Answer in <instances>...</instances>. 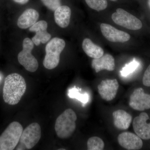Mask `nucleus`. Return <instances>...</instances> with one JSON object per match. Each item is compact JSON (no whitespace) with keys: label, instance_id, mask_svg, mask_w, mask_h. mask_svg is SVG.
Returning a JSON list of instances; mask_svg holds the SVG:
<instances>
[{"label":"nucleus","instance_id":"obj_1","mask_svg":"<svg viewBox=\"0 0 150 150\" xmlns=\"http://www.w3.org/2000/svg\"><path fill=\"white\" fill-rule=\"evenodd\" d=\"M26 89V83L22 76L16 73L8 75L5 80L3 88L5 102L10 105L17 104Z\"/></svg>","mask_w":150,"mask_h":150},{"label":"nucleus","instance_id":"obj_2","mask_svg":"<svg viewBox=\"0 0 150 150\" xmlns=\"http://www.w3.org/2000/svg\"><path fill=\"white\" fill-rule=\"evenodd\" d=\"M77 118L76 114L71 108L66 109L57 118L55 130L59 138L68 139L72 136L76 129Z\"/></svg>","mask_w":150,"mask_h":150},{"label":"nucleus","instance_id":"obj_3","mask_svg":"<svg viewBox=\"0 0 150 150\" xmlns=\"http://www.w3.org/2000/svg\"><path fill=\"white\" fill-rule=\"evenodd\" d=\"M66 46L64 40L54 38L46 45V54L43 62L44 67L48 70L55 69L59 65L60 55Z\"/></svg>","mask_w":150,"mask_h":150},{"label":"nucleus","instance_id":"obj_4","mask_svg":"<svg viewBox=\"0 0 150 150\" xmlns=\"http://www.w3.org/2000/svg\"><path fill=\"white\" fill-rule=\"evenodd\" d=\"M23 131L22 126L19 122L11 123L0 136V150L14 149L18 144Z\"/></svg>","mask_w":150,"mask_h":150},{"label":"nucleus","instance_id":"obj_5","mask_svg":"<svg viewBox=\"0 0 150 150\" xmlns=\"http://www.w3.org/2000/svg\"><path fill=\"white\" fill-rule=\"evenodd\" d=\"M41 136V128L37 123H33L23 131L17 150L31 149L39 142Z\"/></svg>","mask_w":150,"mask_h":150},{"label":"nucleus","instance_id":"obj_6","mask_svg":"<svg viewBox=\"0 0 150 150\" xmlns=\"http://www.w3.org/2000/svg\"><path fill=\"white\" fill-rule=\"evenodd\" d=\"M34 44L32 40L28 38H25L23 43V50L18 55L19 64L30 72H34L38 68L37 59L31 54Z\"/></svg>","mask_w":150,"mask_h":150},{"label":"nucleus","instance_id":"obj_7","mask_svg":"<svg viewBox=\"0 0 150 150\" xmlns=\"http://www.w3.org/2000/svg\"><path fill=\"white\" fill-rule=\"evenodd\" d=\"M111 18L116 24L131 30H138L143 26L139 19L122 8L117 9Z\"/></svg>","mask_w":150,"mask_h":150},{"label":"nucleus","instance_id":"obj_8","mask_svg":"<svg viewBox=\"0 0 150 150\" xmlns=\"http://www.w3.org/2000/svg\"><path fill=\"white\" fill-rule=\"evenodd\" d=\"M129 105L138 111L150 109V94L145 93L142 88L136 89L130 96Z\"/></svg>","mask_w":150,"mask_h":150},{"label":"nucleus","instance_id":"obj_9","mask_svg":"<svg viewBox=\"0 0 150 150\" xmlns=\"http://www.w3.org/2000/svg\"><path fill=\"white\" fill-rule=\"evenodd\" d=\"M134 132L143 139H150V119L147 113L142 112L135 117L133 122Z\"/></svg>","mask_w":150,"mask_h":150},{"label":"nucleus","instance_id":"obj_10","mask_svg":"<svg viewBox=\"0 0 150 150\" xmlns=\"http://www.w3.org/2000/svg\"><path fill=\"white\" fill-rule=\"evenodd\" d=\"M100 27L103 35L110 42L124 43L131 38L127 33L116 29L110 25L101 23Z\"/></svg>","mask_w":150,"mask_h":150},{"label":"nucleus","instance_id":"obj_11","mask_svg":"<svg viewBox=\"0 0 150 150\" xmlns=\"http://www.w3.org/2000/svg\"><path fill=\"white\" fill-rule=\"evenodd\" d=\"M119 84L116 79L101 81L98 86V93L101 98L106 101H111L117 94Z\"/></svg>","mask_w":150,"mask_h":150},{"label":"nucleus","instance_id":"obj_12","mask_svg":"<svg viewBox=\"0 0 150 150\" xmlns=\"http://www.w3.org/2000/svg\"><path fill=\"white\" fill-rule=\"evenodd\" d=\"M48 23L45 21H40L30 28L29 30L35 33L32 38L33 42L36 46H39L40 43H46L51 38V35L47 31Z\"/></svg>","mask_w":150,"mask_h":150},{"label":"nucleus","instance_id":"obj_13","mask_svg":"<svg viewBox=\"0 0 150 150\" xmlns=\"http://www.w3.org/2000/svg\"><path fill=\"white\" fill-rule=\"evenodd\" d=\"M118 141L120 146L127 150H139L143 146L142 139L131 132L121 133L118 136Z\"/></svg>","mask_w":150,"mask_h":150},{"label":"nucleus","instance_id":"obj_14","mask_svg":"<svg viewBox=\"0 0 150 150\" xmlns=\"http://www.w3.org/2000/svg\"><path fill=\"white\" fill-rule=\"evenodd\" d=\"M91 66L96 73L103 70L112 71L115 69V60L113 56L110 54H104L100 58L93 59L92 62Z\"/></svg>","mask_w":150,"mask_h":150},{"label":"nucleus","instance_id":"obj_15","mask_svg":"<svg viewBox=\"0 0 150 150\" xmlns=\"http://www.w3.org/2000/svg\"><path fill=\"white\" fill-rule=\"evenodd\" d=\"M39 17V13L37 11L34 9H27L19 17L18 26L23 29L29 28L37 22Z\"/></svg>","mask_w":150,"mask_h":150},{"label":"nucleus","instance_id":"obj_16","mask_svg":"<svg viewBox=\"0 0 150 150\" xmlns=\"http://www.w3.org/2000/svg\"><path fill=\"white\" fill-rule=\"evenodd\" d=\"M113 123L117 129L126 130L129 129L132 121V116L123 110H118L112 113Z\"/></svg>","mask_w":150,"mask_h":150},{"label":"nucleus","instance_id":"obj_17","mask_svg":"<svg viewBox=\"0 0 150 150\" xmlns=\"http://www.w3.org/2000/svg\"><path fill=\"white\" fill-rule=\"evenodd\" d=\"M71 11L67 6H61L54 12V19L56 24L62 28H66L70 23Z\"/></svg>","mask_w":150,"mask_h":150},{"label":"nucleus","instance_id":"obj_18","mask_svg":"<svg viewBox=\"0 0 150 150\" xmlns=\"http://www.w3.org/2000/svg\"><path fill=\"white\" fill-rule=\"evenodd\" d=\"M82 48L87 55L93 59L100 58L104 54V51L102 48L94 44L89 38L84 39L83 41Z\"/></svg>","mask_w":150,"mask_h":150},{"label":"nucleus","instance_id":"obj_19","mask_svg":"<svg viewBox=\"0 0 150 150\" xmlns=\"http://www.w3.org/2000/svg\"><path fill=\"white\" fill-rule=\"evenodd\" d=\"M79 91V89L76 88V87L70 88L68 91V96L71 98L77 99L83 104H86L88 101V95L87 93H81Z\"/></svg>","mask_w":150,"mask_h":150},{"label":"nucleus","instance_id":"obj_20","mask_svg":"<svg viewBox=\"0 0 150 150\" xmlns=\"http://www.w3.org/2000/svg\"><path fill=\"white\" fill-rule=\"evenodd\" d=\"M104 146L103 141L98 137H91L87 142L88 150H102L104 149Z\"/></svg>","mask_w":150,"mask_h":150},{"label":"nucleus","instance_id":"obj_21","mask_svg":"<svg viewBox=\"0 0 150 150\" xmlns=\"http://www.w3.org/2000/svg\"><path fill=\"white\" fill-rule=\"evenodd\" d=\"M85 1L90 8L98 11L104 10L108 6L106 0H85Z\"/></svg>","mask_w":150,"mask_h":150},{"label":"nucleus","instance_id":"obj_22","mask_svg":"<svg viewBox=\"0 0 150 150\" xmlns=\"http://www.w3.org/2000/svg\"><path fill=\"white\" fill-rule=\"evenodd\" d=\"M139 64L136 59H134L132 62L127 64L121 71V74L123 77H127L134 72L138 67Z\"/></svg>","mask_w":150,"mask_h":150},{"label":"nucleus","instance_id":"obj_23","mask_svg":"<svg viewBox=\"0 0 150 150\" xmlns=\"http://www.w3.org/2000/svg\"><path fill=\"white\" fill-rule=\"evenodd\" d=\"M45 6L51 11H55L61 6V0H40Z\"/></svg>","mask_w":150,"mask_h":150},{"label":"nucleus","instance_id":"obj_24","mask_svg":"<svg viewBox=\"0 0 150 150\" xmlns=\"http://www.w3.org/2000/svg\"><path fill=\"white\" fill-rule=\"evenodd\" d=\"M143 83L146 86L150 87V65L148 67L144 74Z\"/></svg>","mask_w":150,"mask_h":150},{"label":"nucleus","instance_id":"obj_25","mask_svg":"<svg viewBox=\"0 0 150 150\" xmlns=\"http://www.w3.org/2000/svg\"><path fill=\"white\" fill-rule=\"evenodd\" d=\"M15 2L18 3L20 4L24 5L27 4L29 0H13Z\"/></svg>","mask_w":150,"mask_h":150},{"label":"nucleus","instance_id":"obj_26","mask_svg":"<svg viewBox=\"0 0 150 150\" xmlns=\"http://www.w3.org/2000/svg\"><path fill=\"white\" fill-rule=\"evenodd\" d=\"M148 5H149V7L150 8V0H148Z\"/></svg>","mask_w":150,"mask_h":150},{"label":"nucleus","instance_id":"obj_27","mask_svg":"<svg viewBox=\"0 0 150 150\" xmlns=\"http://www.w3.org/2000/svg\"><path fill=\"white\" fill-rule=\"evenodd\" d=\"M110 1H118V0H110Z\"/></svg>","mask_w":150,"mask_h":150},{"label":"nucleus","instance_id":"obj_28","mask_svg":"<svg viewBox=\"0 0 150 150\" xmlns=\"http://www.w3.org/2000/svg\"><path fill=\"white\" fill-rule=\"evenodd\" d=\"M59 150H66V149H59Z\"/></svg>","mask_w":150,"mask_h":150}]
</instances>
